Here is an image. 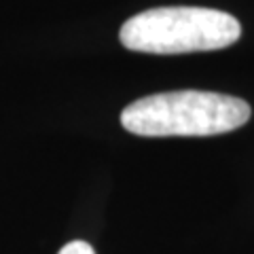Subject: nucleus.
Returning a JSON list of instances; mask_svg holds the SVG:
<instances>
[{"instance_id": "obj_1", "label": "nucleus", "mask_w": 254, "mask_h": 254, "mask_svg": "<svg viewBox=\"0 0 254 254\" xmlns=\"http://www.w3.org/2000/svg\"><path fill=\"white\" fill-rule=\"evenodd\" d=\"M250 104L216 91H165L125 106L121 125L144 138L218 136L248 123Z\"/></svg>"}, {"instance_id": "obj_2", "label": "nucleus", "mask_w": 254, "mask_h": 254, "mask_svg": "<svg viewBox=\"0 0 254 254\" xmlns=\"http://www.w3.org/2000/svg\"><path fill=\"white\" fill-rule=\"evenodd\" d=\"M233 15L205 6H157L127 19L119 38L125 49L153 55L216 51L240 41Z\"/></svg>"}, {"instance_id": "obj_3", "label": "nucleus", "mask_w": 254, "mask_h": 254, "mask_svg": "<svg viewBox=\"0 0 254 254\" xmlns=\"http://www.w3.org/2000/svg\"><path fill=\"white\" fill-rule=\"evenodd\" d=\"M58 254H95V252L87 242H70Z\"/></svg>"}]
</instances>
